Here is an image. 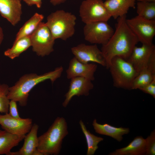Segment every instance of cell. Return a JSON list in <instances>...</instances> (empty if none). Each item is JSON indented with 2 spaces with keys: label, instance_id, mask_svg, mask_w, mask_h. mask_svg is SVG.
<instances>
[{
  "label": "cell",
  "instance_id": "4",
  "mask_svg": "<svg viewBox=\"0 0 155 155\" xmlns=\"http://www.w3.org/2000/svg\"><path fill=\"white\" fill-rule=\"evenodd\" d=\"M76 20L71 13L59 10L49 14L45 23L55 40H66L74 34Z\"/></svg>",
  "mask_w": 155,
  "mask_h": 155
},
{
  "label": "cell",
  "instance_id": "26",
  "mask_svg": "<svg viewBox=\"0 0 155 155\" xmlns=\"http://www.w3.org/2000/svg\"><path fill=\"white\" fill-rule=\"evenodd\" d=\"M9 86L0 83V113L5 114L9 112L10 100L8 97Z\"/></svg>",
  "mask_w": 155,
  "mask_h": 155
},
{
  "label": "cell",
  "instance_id": "24",
  "mask_svg": "<svg viewBox=\"0 0 155 155\" xmlns=\"http://www.w3.org/2000/svg\"><path fill=\"white\" fill-rule=\"evenodd\" d=\"M155 79V72L146 67L140 71L134 79L132 90L139 89Z\"/></svg>",
  "mask_w": 155,
  "mask_h": 155
},
{
  "label": "cell",
  "instance_id": "1",
  "mask_svg": "<svg viewBox=\"0 0 155 155\" xmlns=\"http://www.w3.org/2000/svg\"><path fill=\"white\" fill-rule=\"evenodd\" d=\"M126 16L118 18L115 30L108 42L102 45L101 51L108 69L112 59L119 56L127 60L139 42L126 22Z\"/></svg>",
  "mask_w": 155,
  "mask_h": 155
},
{
  "label": "cell",
  "instance_id": "27",
  "mask_svg": "<svg viewBox=\"0 0 155 155\" xmlns=\"http://www.w3.org/2000/svg\"><path fill=\"white\" fill-rule=\"evenodd\" d=\"M146 143V152L145 155L155 154V130L151 132L150 135L145 139Z\"/></svg>",
  "mask_w": 155,
  "mask_h": 155
},
{
  "label": "cell",
  "instance_id": "6",
  "mask_svg": "<svg viewBox=\"0 0 155 155\" xmlns=\"http://www.w3.org/2000/svg\"><path fill=\"white\" fill-rule=\"evenodd\" d=\"M33 51L39 56L48 55L54 51L55 39L45 23H40L30 35Z\"/></svg>",
  "mask_w": 155,
  "mask_h": 155
},
{
  "label": "cell",
  "instance_id": "22",
  "mask_svg": "<svg viewBox=\"0 0 155 155\" xmlns=\"http://www.w3.org/2000/svg\"><path fill=\"white\" fill-rule=\"evenodd\" d=\"M44 18L43 15L35 13L20 28L16 35L14 41L22 37L31 35L36 29Z\"/></svg>",
  "mask_w": 155,
  "mask_h": 155
},
{
  "label": "cell",
  "instance_id": "10",
  "mask_svg": "<svg viewBox=\"0 0 155 155\" xmlns=\"http://www.w3.org/2000/svg\"><path fill=\"white\" fill-rule=\"evenodd\" d=\"M71 50L74 57L81 62L85 63L92 62L106 67L102 52L96 44L87 45L80 44L72 47Z\"/></svg>",
  "mask_w": 155,
  "mask_h": 155
},
{
  "label": "cell",
  "instance_id": "19",
  "mask_svg": "<svg viewBox=\"0 0 155 155\" xmlns=\"http://www.w3.org/2000/svg\"><path fill=\"white\" fill-rule=\"evenodd\" d=\"M146 152L145 139L142 136L135 137L126 146L111 152L110 155H143Z\"/></svg>",
  "mask_w": 155,
  "mask_h": 155
},
{
  "label": "cell",
  "instance_id": "3",
  "mask_svg": "<svg viewBox=\"0 0 155 155\" xmlns=\"http://www.w3.org/2000/svg\"><path fill=\"white\" fill-rule=\"evenodd\" d=\"M65 119L57 117L45 133L38 137L37 149L43 155L59 154L63 139L68 134Z\"/></svg>",
  "mask_w": 155,
  "mask_h": 155
},
{
  "label": "cell",
  "instance_id": "33",
  "mask_svg": "<svg viewBox=\"0 0 155 155\" xmlns=\"http://www.w3.org/2000/svg\"><path fill=\"white\" fill-rule=\"evenodd\" d=\"M137 1H143L148 2H155V0H137Z\"/></svg>",
  "mask_w": 155,
  "mask_h": 155
},
{
  "label": "cell",
  "instance_id": "30",
  "mask_svg": "<svg viewBox=\"0 0 155 155\" xmlns=\"http://www.w3.org/2000/svg\"><path fill=\"white\" fill-rule=\"evenodd\" d=\"M28 6H31L36 5L38 8L41 7L42 4V0H23Z\"/></svg>",
  "mask_w": 155,
  "mask_h": 155
},
{
  "label": "cell",
  "instance_id": "5",
  "mask_svg": "<svg viewBox=\"0 0 155 155\" xmlns=\"http://www.w3.org/2000/svg\"><path fill=\"white\" fill-rule=\"evenodd\" d=\"M108 69L115 87L132 90L133 81L139 73L127 60L119 56L115 57L111 60Z\"/></svg>",
  "mask_w": 155,
  "mask_h": 155
},
{
  "label": "cell",
  "instance_id": "18",
  "mask_svg": "<svg viewBox=\"0 0 155 155\" xmlns=\"http://www.w3.org/2000/svg\"><path fill=\"white\" fill-rule=\"evenodd\" d=\"M92 125L96 133L109 136L119 142L122 140L123 135L128 134L130 131L128 128L117 127L106 123H98L96 119L93 121Z\"/></svg>",
  "mask_w": 155,
  "mask_h": 155
},
{
  "label": "cell",
  "instance_id": "13",
  "mask_svg": "<svg viewBox=\"0 0 155 155\" xmlns=\"http://www.w3.org/2000/svg\"><path fill=\"white\" fill-rule=\"evenodd\" d=\"M97 67L95 64L83 63L74 57L70 60L66 71L67 78L70 79L83 77L92 81L94 80V74Z\"/></svg>",
  "mask_w": 155,
  "mask_h": 155
},
{
  "label": "cell",
  "instance_id": "16",
  "mask_svg": "<svg viewBox=\"0 0 155 155\" xmlns=\"http://www.w3.org/2000/svg\"><path fill=\"white\" fill-rule=\"evenodd\" d=\"M38 124H33L30 131L26 135L22 146L17 151L11 152L9 155H34L38 146Z\"/></svg>",
  "mask_w": 155,
  "mask_h": 155
},
{
  "label": "cell",
  "instance_id": "11",
  "mask_svg": "<svg viewBox=\"0 0 155 155\" xmlns=\"http://www.w3.org/2000/svg\"><path fill=\"white\" fill-rule=\"evenodd\" d=\"M0 125L3 130L11 134L25 135L31 130L32 121L30 118L18 119L9 115L8 113L0 114Z\"/></svg>",
  "mask_w": 155,
  "mask_h": 155
},
{
  "label": "cell",
  "instance_id": "9",
  "mask_svg": "<svg viewBox=\"0 0 155 155\" xmlns=\"http://www.w3.org/2000/svg\"><path fill=\"white\" fill-rule=\"evenodd\" d=\"M127 24L142 44L150 45L155 35V20H149L137 16L126 19Z\"/></svg>",
  "mask_w": 155,
  "mask_h": 155
},
{
  "label": "cell",
  "instance_id": "31",
  "mask_svg": "<svg viewBox=\"0 0 155 155\" xmlns=\"http://www.w3.org/2000/svg\"><path fill=\"white\" fill-rule=\"evenodd\" d=\"M66 0H50V2L53 5L56 6L64 2Z\"/></svg>",
  "mask_w": 155,
  "mask_h": 155
},
{
  "label": "cell",
  "instance_id": "28",
  "mask_svg": "<svg viewBox=\"0 0 155 155\" xmlns=\"http://www.w3.org/2000/svg\"><path fill=\"white\" fill-rule=\"evenodd\" d=\"M139 90L146 93L148 94L155 98V79L149 84L143 86Z\"/></svg>",
  "mask_w": 155,
  "mask_h": 155
},
{
  "label": "cell",
  "instance_id": "12",
  "mask_svg": "<svg viewBox=\"0 0 155 155\" xmlns=\"http://www.w3.org/2000/svg\"><path fill=\"white\" fill-rule=\"evenodd\" d=\"M155 53V46L153 44L135 46L127 60L139 73L146 67L153 55Z\"/></svg>",
  "mask_w": 155,
  "mask_h": 155
},
{
  "label": "cell",
  "instance_id": "20",
  "mask_svg": "<svg viewBox=\"0 0 155 155\" xmlns=\"http://www.w3.org/2000/svg\"><path fill=\"white\" fill-rule=\"evenodd\" d=\"M25 136L17 135L0 130V155H9L12 149L18 146Z\"/></svg>",
  "mask_w": 155,
  "mask_h": 155
},
{
  "label": "cell",
  "instance_id": "32",
  "mask_svg": "<svg viewBox=\"0 0 155 155\" xmlns=\"http://www.w3.org/2000/svg\"><path fill=\"white\" fill-rule=\"evenodd\" d=\"M3 38V34L2 29L0 26V45H1Z\"/></svg>",
  "mask_w": 155,
  "mask_h": 155
},
{
  "label": "cell",
  "instance_id": "29",
  "mask_svg": "<svg viewBox=\"0 0 155 155\" xmlns=\"http://www.w3.org/2000/svg\"><path fill=\"white\" fill-rule=\"evenodd\" d=\"M9 114L11 117L15 118L20 119V117L18 113L17 102L12 100H10L9 104Z\"/></svg>",
  "mask_w": 155,
  "mask_h": 155
},
{
  "label": "cell",
  "instance_id": "25",
  "mask_svg": "<svg viewBox=\"0 0 155 155\" xmlns=\"http://www.w3.org/2000/svg\"><path fill=\"white\" fill-rule=\"evenodd\" d=\"M137 16L149 20H155V2L137 1Z\"/></svg>",
  "mask_w": 155,
  "mask_h": 155
},
{
  "label": "cell",
  "instance_id": "17",
  "mask_svg": "<svg viewBox=\"0 0 155 155\" xmlns=\"http://www.w3.org/2000/svg\"><path fill=\"white\" fill-rule=\"evenodd\" d=\"M137 0H106L104 5L114 19L126 15L130 8H135Z\"/></svg>",
  "mask_w": 155,
  "mask_h": 155
},
{
  "label": "cell",
  "instance_id": "14",
  "mask_svg": "<svg viewBox=\"0 0 155 155\" xmlns=\"http://www.w3.org/2000/svg\"><path fill=\"white\" fill-rule=\"evenodd\" d=\"M70 79L69 89L65 95V99L62 103L63 106L65 107L67 106L73 96H87L94 87L92 81L87 78L77 77Z\"/></svg>",
  "mask_w": 155,
  "mask_h": 155
},
{
  "label": "cell",
  "instance_id": "8",
  "mask_svg": "<svg viewBox=\"0 0 155 155\" xmlns=\"http://www.w3.org/2000/svg\"><path fill=\"white\" fill-rule=\"evenodd\" d=\"M113 29L106 21L86 24L83 29L85 39L91 44H106L113 34Z\"/></svg>",
  "mask_w": 155,
  "mask_h": 155
},
{
  "label": "cell",
  "instance_id": "23",
  "mask_svg": "<svg viewBox=\"0 0 155 155\" xmlns=\"http://www.w3.org/2000/svg\"><path fill=\"white\" fill-rule=\"evenodd\" d=\"M80 127L84 134L87 145V155H93L98 148V144L103 140L101 137L96 136L88 130L82 120L79 121Z\"/></svg>",
  "mask_w": 155,
  "mask_h": 155
},
{
  "label": "cell",
  "instance_id": "21",
  "mask_svg": "<svg viewBox=\"0 0 155 155\" xmlns=\"http://www.w3.org/2000/svg\"><path fill=\"white\" fill-rule=\"evenodd\" d=\"M31 46L30 35L22 37L14 41L13 46L4 53V55L11 59L18 57Z\"/></svg>",
  "mask_w": 155,
  "mask_h": 155
},
{
  "label": "cell",
  "instance_id": "7",
  "mask_svg": "<svg viewBox=\"0 0 155 155\" xmlns=\"http://www.w3.org/2000/svg\"><path fill=\"white\" fill-rule=\"evenodd\" d=\"M79 16L85 24L99 21H108L111 16L102 0H84L80 6Z\"/></svg>",
  "mask_w": 155,
  "mask_h": 155
},
{
  "label": "cell",
  "instance_id": "15",
  "mask_svg": "<svg viewBox=\"0 0 155 155\" xmlns=\"http://www.w3.org/2000/svg\"><path fill=\"white\" fill-rule=\"evenodd\" d=\"M22 13L21 0H0V13L12 25L20 21Z\"/></svg>",
  "mask_w": 155,
  "mask_h": 155
},
{
  "label": "cell",
  "instance_id": "2",
  "mask_svg": "<svg viewBox=\"0 0 155 155\" xmlns=\"http://www.w3.org/2000/svg\"><path fill=\"white\" fill-rule=\"evenodd\" d=\"M63 69L61 66L54 70L38 75L30 73L21 76L13 86L9 87L8 97L10 100L18 102L22 106L27 105L29 93L36 85L50 80L53 83L61 76Z\"/></svg>",
  "mask_w": 155,
  "mask_h": 155
}]
</instances>
